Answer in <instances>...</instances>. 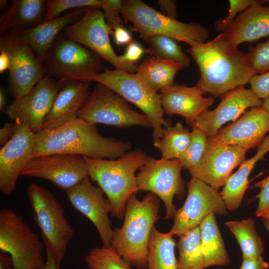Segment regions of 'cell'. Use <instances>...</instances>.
I'll return each mask as SVG.
<instances>
[{"mask_svg":"<svg viewBox=\"0 0 269 269\" xmlns=\"http://www.w3.org/2000/svg\"><path fill=\"white\" fill-rule=\"evenodd\" d=\"M188 52L199 69L196 86L203 92L222 96L249 82L257 74L248 53L238 50L221 33L212 40L190 41Z\"/></svg>","mask_w":269,"mask_h":269,"instance_id":"6da1fadb","label":"cell"},{"mask_svg":"<svg viewBox=\"0 0 269 269\" xmlns=\"http://www.w3.org/2000/svg\"><path fill=\"white\" fill-rule=\"evenodd\" d=\"M131 148L130 142L102 136L96 125L77 118L57 128L36 134L32 158L67 153L93 159H115Z\"/></svg>","mask_w":269,"mask_h":269,"instance_id":"7a4b0ae2","label":"cell"},{"mask_svg":"<svg viewBox=\"0 0 269 269\" xmlns=\"http://www.w3.org/2000/svg\"><path fill=\"white\" fill-rule=\"evenodd\" d=\"M160 201L152 193L142 200L133 194L128 198L123 226L114 230L111 246L131 266L147 269L150 234L159 219Z\"/></svg>","mask_w":269,"mask_h":269,"instance_id":"3957f363","label":"cell"},{"mask_svg":"<svg viewBox=\"0 0 269 269\" xmlns=\"http://www.w3.org/2000/svg\"><path fill=\"white\" fill-rule=\"evenodd\" d=\"M83 157L88 176L97 182L111 205V215L123 219L128 198L138 191L136 172L147 161L149 156L137 148L115 159Z\"/></svg>","mask_w":269,"mask_h":269,"instance_id":"277c9868","label":"cell"},{"mask_svg":"<svg viewBox=\"0 0 269 269\" xmlns=\"http://www.w3.org/2000/svg\"><path fill=\"white\" fill-rule=\"evenodd\" d=\"M27 192L45 249L51 254L57 269H60L68 244L74 235V230L62 205L48 189L32 183L28 186Z\"/></svg>","mask_w":269,"mask_h":269,"instance_id":"5b68a950","label":"cell"},{"mask_svg":"<svg viewBox=\"0 0 269 269\" xmlns=\"http://www.w3.org/2000/svg\"><path fill=\"white\" fill-rule=\"evenodd\" d=\"M121 13L126 21L132 23V31L138 32L147 43L155 35L167 36L187 44L191 41L205 42L209 36L208 29L203 25L179 21L140 0H123Z\"/></svg>","mask_w":269,"mask_h":269,"instance_id":"8992f818","label":"cell"},{"mask_svg":"<svg viewBox=\"0 0 269 269\" xmlns=\"http://www.w3.org/2000/svg\"><path fill=\"white\" fill-rule=\"evenodd\" d=\"M92 81L107 86L142 111L151 124L153 141L161 137L163 127L171 125L170 122L164 118L159 93L146 85L136 73L106 68L94 76Z\"/></svg>","mask_w":269,"mask_h":269,"instance_id":"52a82bcc","label":"cell"},{"mask_svg":"<svg viewBox=\"0 0 269 269\" xmlns=\"http://www.w3.org/2000/svg\"><path fill=\"white\" fill-rule=\"evenodd\" d=\"M105 60L87 47L59 35L43 64L47 74L62 81H92L105 69Z\"/></svg>","mask_w":269,"mask_h":269,"instance_id":"ba28073f","label":"cell"},{"mask_svg":"<svg viewBox=\"0 0 269 269\" xmlns=\"http://www.w3.org/2000/svg\"><path fill=\"white\" fill-rule=\"evenodd\" d=\"M0 251L11 256L13 269H41L45 264L38 235L21 216L7 208L0 210Z\"/></svg>","mask_w":269,"mask_h":269,"instance_id":"9c48e42d","label":"cell"},{"mask_svg":"<svg viewBox=\"0 0 269 269\" xmlns=\"http://www.w3.org/2000/svg\"><path fill=\"white\" fill-rule=\"evenodd\" d=\"M78 118L94 125L103 124L121 128L135 126L151 128L144 114L134 110L122 97L99 83L91 92Z\"/></svg>","mask_w":269,"mask_h":269,"instance_id":"30bf717a","label":"cell"},{"mask_svg":"<svg viewBox=\"0 0 269 269\" xmlns=\"http://www.w3.org/2000/svg\"><path fill=\"white\" fill-rule=\"evenodd\" d=\"M62 32L64 37L96 52L115 69L130 73L136 72L137 64L122 61L112 48L109 36L112 32L100 8H86L83 16L67 25Z\"/></svg>","mask_w":269,"mask_h":269,"instance_id":"8fae6325","label":"cell"},{"mask_svg":"<svg viewBox=\"0 0 269 269\" xmlns=\"http://www.w3.org/2000/svg\"><path fill=\"white\" fill-rule=\"evenodd\" d=\"M183 166L177 159H155L149 157L136 175L138 191H149L162 200L165 208V219L172 218L177 210L173 204L176 196L185 194L184 182L181 177Z\"/></svg>","mask_w":269,"mask_h":269,"instance_id":"7c38bea8","label":"cell"},{"mask_svg":"<svg viewBox=\"0 0 269 269\" xmlns=\"http://www.w3.org/2000/svg\"><path fill=\"white\" fill-rule=\"evenodd\" d=\"M188 193L182 206L173 217L172 228L167 234L178 237L199 226L210 214L228 213L220 192L202 180L191 177L187 183Z\"/></svg>","mask_w":269,"mask_h":269,"instance_id":"4fadbf2b","label":"cell"},{"mask_svg":"<svg viewBox=\"0 0 269 269\" xmlns=\"http://www.w3.org/2000/svg\"><path fill=\"white\" fill-rule=\"evenodd\" d=\"M0 51L10 60L8 89L14 99L26 94L47 75L43 63L31 48L11 33L0 35Z\"/></svg>","mask_w":269,"mask_h":269,"instance_id":"5bb4252c","label":"cell"},{"mask_svg":"<svg viewBox=\"0 0 269 269\" xmlns=\"http://www.w3.org/2000/svg\"><path fill=\"white\" fill-rule=\"evenodd\" d=\"M65 82L47 74L28 93L14 99L4 112L11 120L36 134L42 130L44 120Z\"/></svg>","mask_w":269,"mask_h":269,"instance_id":"9a60e30c","label":"cell"},{"mask_svg":"<svg viewBox=\"0 0 269 269\" xmlns=\"http://www.w3.org/2000/svg\"><path fill=\"white\" fill-rule=\"evenodd\" d=\"M21 176L48 180L66 191L88 176V173L83 156L54 153L32 158Z\"/></svg>","mask_w":269,"mask_h":269,"instance_id":"2e32d148","label":"cell"},{"mask_svg":"<svg viewBox=\"0 0 269 269\" xmlns=\"http://www.w3.org/2000/svg\"><path fill=\"white\" fill-rule=\"evenodd\" d=\"M66 193L72 206L94 225L103 246H110L114 230L109 214L112 209L102 189L93 185L87 176Z\"/></svg>","mask_w":269,"mask_h":269,"instance_id":"e0dca14e","label":"cell"},{"mask_svg":"<svg viewBox=\"0 0 269 269\" xmlns=\"http://www.w3.org/2000/svg\"><path fill=\"white\" fill-rule=\"evenodd\" d=\"M247 151L241 146L215 143L209 138L199 162L187 170L191 177L218 190L224 186L233 170L245 160Z\"/></svg>","mask_w":269,"mask_h":269,"instance_id":"ac0fdd59","label":"cell"},{"mask_svg":"<svg viewBox=\"0 0 269 269\" xmlns=\"http://www.w3.org/2000/svg\"><path fill=\"white\" fill-rule=\"evenodd\" d=\"M36 134L17 124L12 138L0 149V191L9 195L15 190L18 177L33 157Z\"/></svg>","mask_w":269,"mask_h":269,"instance_id":"d6986e66","label":"cell"},{"mask_svg":"<svg viewBox=\"0 0 269 269\" xmlns=\"http://www.w3.org/2000/svg\"><path fill=\"white\" fill-rule=\"evenodd\" d=\"M263 104V101L251 89L242 86L221 96V101L215 109L203 112L190 127L200 129L208 138H212L224 124L235 121L247 109L262 107Z\"/></svg>","mask_w":269,"mask_h":269,"instance_id":"ffe728a7","label":"cell"},{"mask_svg":"<svg viewBox=\"0 0 269 269\" xmlns=\"http://www.w3.org/2000/svg\"><path fill=\"white\" fill-rule=\"evenodd\" d=\"M269 132V113L263 106L251 108L227 126L221 128L212 141L235 145L248 150L258 146Z\"/></svg>","mask_w":269,"mask_h":269,"instance_id":"44dd1931","label":"cell"},{"mask_svg":"<svg viewBox=\"0 0 269 269\" xmlns=\"http://www.w3.org/2000/svg\"><path fill=\"white\" fill-rule=\"evenodd\" d=\"M159 94L164 113L183 117L190 126L214 101L212 97H204V93L196 85L188 87L174 84L160 91Z\"/></svg>","mask_w":269,"mask_h":269,"instance_id":"7402d4cb","label":"cell"},{"mask_svg":"<svg viewBox=\"0 0 269 269\" xmlns=\"http://www.w3.org/2000/svg\"><path fill=\"white\" fill-rule=\"evenodd\" d=\"M89 83L84 81H66L55 97L42 130L57 128L78 118L91 93Z\"/></svg>","mask_w":269,"mask_h":269,"instance_id":"603a6c76","label":"cell"},{"mask_svg":"<svg viewBox=\"0 0 269 269\" xmlns=\"http://www.w3.org/2000/svg\"><path fill=\"white\" fill-rule=\"evenodd\" d=\"M86 9H73L56 19L43 21L27 29L8 33L28 45L37 58L43 62L60 32L67 25L78 20L84 14Z\"/></svg>","mask_w":269,"mask_h":269,"instance_id":"cb8c5ba5","label":"cell"},{"mask_svg":"<svg viewBox=\"0 0 269 269\" xmlns=\"http://www.w3.org/2000/svg\"><path fill=\"white\" fill-rule=\"evenodd\" d=\"M257 0L239 13L222 33L238 47L244 42H253L269 36V6Z\"/></svg>","mask_w":269,"mask_h":269,"instance_id":"d4e9b609","label":"cell"},{"mask_svg":"<svg viewBox=\"0 0 269 269\" xmlns=\"http://www.w3.org/2000/svg\"><path fill=\"white\" fill-rule=\"evenodd\" d=\"M269 151V134L257 146L255 155L244 160L238 170L229 177L220 192L227 210L233 211L240 207L248 186V178L251 172L257 162Z\"/></svg>","mask_w":269,"mask_h":269,"instance_id":"484cf974","label":"cell"},{"mask_svg":"<svg viewBox=\"0 0 269 269\" xmlns=\"http://www.w3.org/2000/svg\"><path fill=\"white\" fill-rule=\"evenodd\" d=\"M45 0H13L0 17V35L31 28L43 21Z\"/></svg>","mask_w":269,"mask_h":269,"instance_id":"4316f807","label":"cell"},{"mask_svg":"<svg viewBox=\"0 0 269 269\" xmlns=\"http://www.w3.org/2000/svg\"><path fill=\"white\" fill-rule=\"evenodd\" d=\"M184 67L180 63L149 57L137 65L135 73L142 82L157 92L174 84L176 73Z\"/></svg>","mask_w":269,"mask_h":269,"instance_id":"83f0119b","label":"cell"},{"mask_svg":"<svg viewBox=\"0 0 269 269\" xmlns=\"http://www.w3.org/2000/svg\"><path fill=\"white\" fill-rule=\"evenodd\" d=\"M215 215L210 214L199 225L204 269L227 266L230 263Z\"/></svg>","mask_w":269,"mask_h":269,"instance_id":"f1b7e54d","label":"cell"},{"mask_svg":"<svg viewBox=\"0 0 269 269\" xmlns=\"http://www.w3.org/2000/svg\"><path fill=\"white\" fill-rule=\"evenodd\" d=\"M176 245L172 236L159 232L154 226L149 240L147 269H178Z\"/></svg>","mask_w":269,"mask_h":269,"instance_id":"f546056e","label":"cell"},{"mask_svg":"<svg viewBox=\"0 0 269 269\" xmlns=\"http://www.w3.org/2000/svg\"><path fill=\"white\" fill-rule=\"evenodd\" d=\"M225 224L237 240L242 251L243 259L262 257L263 242L255 229L254 220L252 218L229 221Z\"/></svg>","mask_w":269,"mask_h":269,"instance_id":"4dcf8cb0","label":"cell"},{"mask_svg":"<svg viewBox=\"0 0 269 269\" xmlns=\"http://www.w3.org/2000/svg\"><path fill=\"white\" fill-rule=\"evenodd\" d=\"M191 133L180 123L164 128L160 138L153 141L154 146L160 152L161 158L178 159L188 148Z\"/></svg>","mask_w":269,"mask_h":269,"instance_id":"1f68e13d","label":"cell"},{"mask_svg":"<svg viewBox=\"0 0 269 269\" xmlns=\"http://www.w3.org/2000/svg\"><path fill=\"white\" fill-rule=\"evenodd\" d=\"M178 269H204L199 226L179 236Z\"/></svg>","mask_w":269,"mask_h":269,"instance_id":"d6a6232c","label":"cell"},{"mask_svg":"<svg viewBox=\"0 0 269 269\" xmlns=\"http://www.w3.org/2000/svg\"><path fill=\"white\" fill-rule=\"evenodd\" d=\"M147 43L150 47L146 49V53L153 57L180 63L184 67L189 66L190 59L182 51L176 40L167 36L155 35Z\"/></svg>","mask_w":269,"mask_h":269,"instance_id":"836d02e7","label":"cell"},{"mask_svg":"<svg viewBox=\"0 0 269 269\" xmlns=\"http://www.w3.org/2000/svg\"><path fill=\"white\" fill-rule=\"evenodd\" d=\"M85 260L90 269H132L131 266L111 246L93 248Z\"/></svg>","mask_w":269,"mask_h":269,"instance_id":"e575fe53","label":"cell"},{"mask_svg":"<svg viewBox=\"0 0 269 269\" xmlns=\"http://www.w3.org/2000/svg\"><path fill=\"white\" fill-rule=\"evenodd\" d=\"M190 144L177 159L181 163L183 168L187 169L196 165L203 157L207 148L209 138L200 129L192 128Z\"/></svg>","mask_w":269,"mask_h":269,"instance_id":"d590c367","label":"cell"},{"mask_svg":"<svg viewBox=\"0 0 269 269\" xmlns=\"http://www.w3.org/2000/svg\"><path fill=\"white\" fill-rule=\"evenodd\" d=\"M103 0H45L43 21L60 17L64 11L72 9L95 7L102 9Z\"/></svg>","mask_w":269,"mask_h":269,"instance_id":"8d00e7d4","label":"cell"},{"mask_svg":"<svg viewBox=\"0 0 269 269\" xmlns=\"http://www.w3.org/2000/svg\"><path fill=\"white\" fill-rule=\"evenodd\" d=\"M248 53L257 74L269 70V39L252 47Z\"/></svg>","mask_w":269,"mask_h":269,"instance_id":"74e56055","label":"cell"},{"mask_svg":"<svg viewBox=\"0 0 269 269\" xmlns=\"http://www.w3.org/2000/svg\"><path fill=\"white\" fill-rule=\"evenodd\" d=\"M257 0H229V10L228 15L215 22V28L223 32L235 20L237 14L241 13L257 2Z\"/></svg>","mask_w":269,"mask_h":269,"instance_id":"f35d334b","label":"cell"},{"mask_svg":"<svg viewBox=\"0 0 269 269\" xmlns=\"http://www.w3.org/2000/svg\"><path fill=\"white\" fill-rule=\"evenodd\" d=\"M123 1L121 0H103V5L102 9L103 10L104 15L112 34L116 27L122 25L121 10Z\"/></svg>","mask_w":269,"mask_h":269,"instance_id":"ab89813d","label":"cell"},{"mask_svg":"<svg viewBox=\"0 0 269 269\" xmlns=\"http://www.w3.org/2000/svg\"><path fill=\"white\" fill-rule=\"evenodd\" d=\"M249 84L251 89L260 99L265 100L269 97V70L261 74H256L251 78Z\"/></svg>","mask_w":269,"mask_h":269,"instance_id":"60d3db41","label":"cell"},{"mask_svg":"<svg viewBox=\"0 0 269 269\" xmlns=\"http://www.w3.org/2000/svg\"><path fill=\"white\" fill-rule=\"evenodd\" d=\"M253 187H259L261 189L257 197L259 204L256 215L260 217L269 209V176L254 184Z\"/></svg>","mask_w":269,"mask_h":269,"instance_id":"b9f144b4","label":"cell"},{"mask_svg":"<svg viewBox=\"0 0 269 269\" xmlns=\"http://www.w3.org/2000/svg\"><path fill=\"white\" fill-rule=\"evenodd\" d=\"M146 53V49L136 41H132L129 44L124 53L120 56V59L126 63L137 64L136 62Z\"/></svg>","mask_w":269,"mask_h":269,"instance_id":"7bdbcfd3","label":"cell"},{"mask_svg":"<svg viewBox=\"0 0 269 269\" xmlns=\"http://www.w3.org/2000/svg\"><path fill=\"white\" fill-rule=\"evenodd\" d=\"M114 41L117 46L128 45L132 41V36L129 30L122 25L116 27L113 31Z\"/></svg>","mask_w":269,"mask_h":269,"instance_id":"ee69618b","label":"cell"},{"mask_svg":"<svg viewBox=\"0 0 269 269\" xmlns=\"http://www.w3.org/2000/svg\"><path fill=\"white\" fill-rule=\"evenodd\" d=\"M17 124L15 122L5 123L0 129V144H5L14 134Z\"/></svg>","mask_w":269,"mask_h":269,"instance_id":"f6af8a7d","label":"cell"},{"mask_svg":"<svg viewBox=\"0 0 269 269\" xmlns=\"http://www.w3.org/2000/svg\"><path fill=\"white\" fill-rule=\"evenodd\" d=\"M269 264L262 257L256 259H244L240 269H267Z\"/></svg>","mask_w":269,"mask_h":269,"instance_id":"bcb514c9","label":"cell"},{"mask_svg":"<svg viewBox=\"0 0 269 269\" xmlns=\"http://www.w3.org/2000/svg\"><path fill=\"white\" fill-rule=\"evenodd\" d=\"M157 3L161 11L166 16L175 18L176 14V1L173 0H159Z\"/></svg>","mask_w":269,"mask_h":269,"instance_id":"7dc6e473","label":"cell"},{"mask_svg":"<svg viewBox=\"0 0 269 269\" xmlns=\"http://www.w3.org/2000/svg\"><path fill=\"white\" fill-rule=\"evenodd\" d=\"M11 256L7 253L0 251V269H13Z\"/></svg>","mask_w":269,"mask_h":269,"instance_id":"c3c4849f","label":"cell"},{"mask_svg":"<svg viewBox=\"0 0 269 269\" xmlns=\"http://www.w3.org/2000/svg\"><path fill=\"white\" fill-rule=\"evenodd\" d=\"M0 73L2 74L10 68V62L8 55L3 51H0Z\"/></svg>","mask_w":269,"mask_h":269,"instance_id":"681fc988","label":"cell"},{"mask_svg":"<svg viewBox=\"0 0 269 269\" xmlns=\"http://www.w3.org/2000/svg\"><path fill=\"white\" fill-rule=\"evenodd\" d=\"M46 259L45 264L41 269H58L51 254L46 250Z\"/></svg>","mask_w":269,"mask_h":269,"instance_id":"f907efd6","label":"cell"},{"mask_svg":"<svg viewBox=\"0 0 269 269\" xmlns=\"http://www.w3.org/2000/svg\"><path fill=\"white\" fill-rule=\"evenodd\" d=\"M267 231L269 232V209L265 212L260 217Z\"/></svg>","mask_w":269,"mask_h":269,"instance_id":"816d5d0a","label":"cell"},{"mask_svg":"<svg viewBox=\"0 0 269 269\" xmlns=\"http://www.w3.org/2000/svg\"><path fill=\"white\" fill-rule=\"evenodd\" d=\"M6 97L2 89L0 90V110L4 111L5 108Z\"/></svg>","mask_w":269,"mask_h":269,"instance_id":"f5cc1de1","label":"cell"},{"mask_svg":"<svg viewBox=\"0 0 269 269\" xmlns=\"http://www.w3.org/2000/svg\"><path fill=\"white\" fill-rule=\"evenodd\" d=\"M10 5L7 0H0V8L1 9H4L5 10H7Z\"/></svg>","mask_w":269,"mask_h":269,"instance_id":"db71d44e","label":"cell"},{"mask_svg":"<svg viewBox=\"0 0 269 269\" xmlns=\"http://www.w3.org/2000/svg\"><path fill=\"white\" fill-rule=\"evenodd\" d=\"M263 107L269 113V97L263 100Z\"/></svg>","mask_w":269,"mask_h":269,"instance_id":"11a10c76","label":"cell"},{"mask_svg":"<svg viewBox=\"0 0 269 269\" xmlns=\"http://www.w3.org/2000/svg\"><path fill=\"white\" fill-rule=\"evenodd\" d=\"M265 2H269V0H264Z\"/></svg>","mask_w":269,"mask_h":269,"instance_id":"9f6ffc18","label":"cell"}]
</instances>
